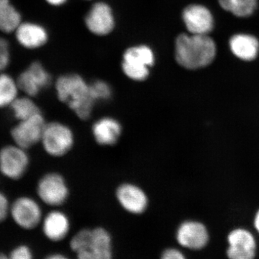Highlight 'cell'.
Masks as SVG:
<instances>
[{"label":"cell","instance_id":"20","mask_svg":"<svg viewBox=\"0 0 259 259\" xmlns=\"http://www.w3.org/2000/svg\"><path fill=\"white\" fill-rule=\"evenodd\" d=\"M223 10L238 18H248L258 7V0H218Z\"/></svg>","mask_w":259,"mask_h":259},{"label":"cell","instance_id":"29","mask_svg":"<svg viewBox=\"0 0 259 259\" xmlns=\"http://www.w3.org/2000/svg\"><path fill=\"white\" fill-rule=\"evenodd\" d=\"M10 54L9 53H5V54H0V74L3 73L4 70L8 67L10 64Z\"/></svg>","mask_w":259,"mask_h":259},{"label":"cell","instance_id":"19","mask_svg":"<svg viewBox=\"0 0 259 259\" xmlns=\"http://www.w3.org/2000/svg\"><path fill=\"white\" fill-rule=\"evenodd\" d=\"M21 23V15L10 0H0V31L15 32Z\"/></svg>","mask_w":259,"mask_h":259},{"label":"cell","instance_id":"11","mask_svg":"<svg viewBox=\"0 0 259 259\" xmlns=\"http://www.w3.org/2000/svg\"><path fill=\"white\" fill-rule=\"evenodd\" d=\"M182 19L190 34L208 35L214 28L212 13L204 5H189L182 13Z\"/></svg>","mask_w":259,"mask_h":259},{"label":"cell","instance_id":"31","mask_svg":"<svg viewBox=\"0 0 259 259\" xmlns=\"http://www.w3.org/2000/svg\"><path fill=\"white\" fill-rule=\"evenodd\" d=\"M49 4L54 5V6H60L64 5L67 0H46Z\"/></svg>","mask_w":259,"mask_h":259},{"label":"cell","instance_id":"28","mask_svg":"<svg viewBox=\"0 0 259 259\" xmlns=\"http://www.w3.org/2000/svg\"><path fill=\"white\" fill-rule=\"evenodd\" d=\"M160 259H187V257L178 248H168L162 252Z\"/></svg>","mask_w":259,"mask_h":259},{"label":"cell","instance_id":"27","mask_svg":"<svg viewBox=\"0 0 259 259\" xmlns=\"http://www.w3.org/2000/svg\"><path fill=\"white\" fill-rule=\"evenodd\" d=\"M9 200L4 193L0 192V223L3 222L10 213Z\"/></svg>","mask_w":259,"mask_h":259},{"label":"cell","instance_id":"25","mask_svg":"<svg viewBox=\"0 0 259 259\" xmlns=\"http://www.w3.org/2000/svg\"><path fill=\"white\" fill-rule=\"evenodd\" d=\"M90 90L94 100H108L112 95V90L110 85L104 81H96L90 84Z\"/></svg>","mask_w":259,"mask_h":259},{"label":"cell","instance_id":"17","mask_svg":"<svg viewBox=\"0 0 259 259\" xmlns=\"http://www.w3.org/2000/svg\"><path fill=\"white\" fill-rule=\"evenodd\" d=\"M229 46L232 53L242 61H253L258 55V40L250 34H236L230 39Z\"/></svg>","mask_w":259,"mask_h":259},{"label":"cell","instance_id":"9","mask_svg":"<svg viewBox=\"0 0 259 259\" xmlns=\"http://www.w3.org/2000/svg\"><path fill=\"white\" fill-rule=\"evenodd\" d=\"M37 194L44 203L50 206L64 204L69 195L64 179L57 173H49L40 178L37 185Z\"/></svg>","mask_w":259,"mask_h":259},{"label":"cell","instance_id":"22","mask_svg":"<svg viewBox=\"0 0 259 259\" xmlns=\"http://www.w3.org/2000/svg\"><path fill=\"white\" fill-rule=\"evenodd\" d=\"M122 61L150 68L154 64L155 56L151 48L144 45L137 46L126 50Z\"/></svg>","mask_w":259,"mask_h":259},{"label":"cell","instance_id":"32","mask_svg":"<svg viewBox=\"0 0 259 259\" xmlns=\"http://www.w3.org/2000/svg\"><path fill=\"white\" fill-rule=\"evenodd\" d=\"M253 226H254L255 231H257L259 235V209L256 214H255L254 221H253Z\"/></svg>","mask_w":259,"mask_h":259},{"label":"cell","instance_id":"12","mask_svg":"<svg viewBox=\"0 0 259 259\" xmlns=\"http://www.w3.org/2000/svg\"><path fill=\"white\" fill-rule=\"evenodd\" d=\"M19 89L27 96L35 97L51 82L50 74L39 62H33L22 72L18 80Z\"/></svg>","mask_w":259,"mask_h":259},{"label":"cell","instance_id":"5","mask_svg":"<svg viewBox=\"0 0 259 259\" xmlns=\"http://www.w3.org/2000/svg\"><path fill=\"white\" fill-rule=\"evenodd\" d=\"M27 150L17 146L8 145L0 149V173L9 179L18 181L25 175L30 163Z\"/></svg>","mask_w":259,"mask_h":259},{"label":"cell","instance_id":"16","mask_svg":"<svg viewBox=\"0 0 259 259\" xmlns=\"http://www.w3.org/2000/svg\"><path fill=\"white\" fill-rule=\"evenodd\" d=\"M69 230V218L61 211H51L42 221V231L51 241H62L67 236Z\"/></svg>","mask_w":259,"mask_h":259},{"label":"cell","instance_id":"3","mask_svg":"<svg viewBox=\"0 0 259 259\" xmlns=\"http://www.w3.org/2000/svg\"><path fill=\"white\" fill-rule=\"evenodd\" d=\"M77 259H112V238L102 228L81 230L70 242Z\"/></svg>","mask_w":259,"mask_h":259},{"label":"cell","instance_id":"26","mask_svg":"<svg viewBox=\"0 0 259 259\" xmlns=\"http://www.w3.org/2000/svg\"><path fill=\"white\" fill-rule=\"evenodd\" d=\"M8 258L9 259H32V255L30 248L25 245H21L13 250Z\"/></svg>","mask_w":259,"mask_h":259},{"label":"cell","instance_id":"4","mask_svg":"<svg viewBox=\"0 0 259 259\" xmlns=\"http://www.w3.org/2000/svg\"><path fill=\"white\" fill-rule=\"evenodd\" d=\"M74 141V135L68 126L53 122L46 124L40 143L48 154L59 157L69 152Z\"/></svg>","mask_w":259,"mask_h":259},{"label":"cell","instance_id":"13","mask_svg":"<svg viewBox=\"0 0 259 259\" xmlns=\"http://www.w3.org/2000/svg\"><path fill=\"white\" fill-rule=\"evenodd\" d=\"M85 24L92 33L106 35L115 27V18L110 7L106 3H97L92 7L85 18Z\"/></svg>","mask_w":259,"mask_h":259},{"label":"cell","instance_id":"14","mask_svg":"<svg viewBox=\"0 0 259 259\" xmlns=\"http://www.w3.org/2000/svg\"><path fill=\"white\" fill-rule=\"evenodd\" d=\"M116 197L122 208L131 214H142L147 209V195L139 186L126 183L116 191Z\"/></svg>","mask_w":259,"mask_h":259},{"label":"cell","instance_id":"33","mask_svg":"<svg viewBox=\"0 0 259 259\" xmlns=\"http://www.w3.org/2000/svg\"><path fill=\"white\" fill-rule=\"evenodd\" d=\"M46 259H69L67 257L65 256L64 255L61 254V253H55V254H52L49 255Z\"/></svg>","mask_w":259,"mask_h":259},{"label":"cell","instance_id":"15","mask_svg":"<svg viewBox=\"0 0 259 259\" xmlns=\"http://www.w3.org/2000/svg\"><path fill=\"white\" fill-rule=\"evenodd\" d=\"M19 44L28 49H35L47 44L48 33L46 29L38 24L23 23L15 30Z\"/></svg>","mask_w":259,"mask_h":259},{"label":"cell","instance_id":"7","mask_svg":"<svg viewBox=\"0 0 259 259\" xmlns=\"http://www.w3.org/2000/svg\"><path fill=\"white\" fill-rule=\"evenodd\" d=\"M46 124L42 113L27 120L18 121L10 132L14 144L28 150L38 144L41 141Z\"/></svg>","mask_w":259,"mask_h":259},{"label":"cell","instance_id":"10","mask_svg":"<svg viewBox=\"0 0 259 259\" xmlns=\"http://www.w3.org/2000/svg\"><path fill=\"white\" fill-rule=\"evenodd\" d=\"M10 214L15 223L25 230L36 228L42 221L40 205L35 199L26 196L15 199L11 204Z\"/></svg>","mask_w":259,"mask_h":259},{"label":"cell","instance_id":"2","mask_svg":"<svg viewBox=\"0 0 259 259\" xmlns=\"http://www.w3.org/2000/svg\"><path fill=\"white\" fill-rule=\"evenodd\" d=\"M56 90L60 101L66 103L81 120L91 115L94 100L88 84L77 74L64 75L57 79Z\"/></svg>","mask_w":259,"mask_h":259},{"label":"cell","instance_id":"30","mask_svg":"<svg viewBox=\"0 0 259 259\" xmlns=\"http://www.w3.org/2000/svg\"><path fill=\"white\" fill-rule=\"evenodd\" d=\"M10 52V46L8 40L0 37V54Z\"/></svg>","mask_w":259,"mask_h":259},{"label":"cell","instance_id":"6","mask_svg":"<svg viewBox=\"0 0 259 259\" xmlns=\"http://www.w3.org/2000/svg\"><path fill=\"white\" fill-rule=\"evenodd\" d=\"M228 259H255L258 244L251 232L243 228L232 230L227 236Z\"/></svg>","mask_w":259,"mask_h":259},{"label":"cell","instance_id":"8","mask_svg":"<svg viewBox=\"0 0 259 259\" xmlns=\"http://www.w3.org/2000/svg\"><path fill=\"white\" fill-rule=\"evenodd\" d=\"M178 244L186 249L199 251L204 249L209 243V233L203 223L187 221L180 224L176 232Z\"/></svg>","mask_w":259,"mask_h":259},{"label":"cell","instance_id":"34","mask_svg":"<svg viewBox=\"0 0 259 259\" xmlns=\"http://www.w3.org/2000/svg\"><path fill=\"white\" fill-rule=\"evenodd\" d=\"M0 259H9V258H8V256H7V255L0 253Z\"/></svg>","mask_w":259,"mask_h":259},{"label":"cell","instance_id":"18","mask_svg":"<svg viewBox=\"0 0 259 259\" xmlns=\"http://www.w3.org/2000/svg\"><path fill=\"white\" fill-rule=\"evenodd\" d=\"M122 127L118 121L112 117H103L97 120L93 127V134L97 144L112 146L120 139Z\"/></svg>","mask_w":259,"mask_h":259},{"label":"cell","instance_id":"23","mask_svg":"<svg viewBox=\"0 0 259 259\" xmlns=\"http://www.w3.org/2000/svg\"><path fill=\"white\" fill-rule=\"evenodd\" d=\"M18 82L9 74H0V108L10 107L18 98Z\"/></svg>","mask_w":259,"mask_h":259},{"label":"cell","instance_id":"21","mask_svg":"<svg viewBox=\"0 0 259 259\" xmlns=\"http://www.w3.org/2000/svg\"><path fill=\"white\" fill-rule=\"evenodd\" d=\"M13 116L18 121L27 120L41 114L40 108L30 97H18L10 106Z\"/></svg>","mask_w":259,"mask_h":259},{"label":"cell","instance_id":"24","mask_svg":"<svg viewBox=\"0 0 259 259\" xmlns=\"http://www.w3.org/2000/svg\"><path fill=\"white\" fill-rule=\"evenodd\" d=\"M122 69L124 74L134 81H144L149 76V67L148 66L122 61Z\"/></svg>","mask_w":259,"mask_h":259},{"label":"cell","instance_id":"1","mask_svg":"<svg viewBox=\"0 0 259 259\" xmlns=\"http://www.w3.org/2000/svg\"><path fill=\"white\" fill-rule=\"evenodd\" d=\"M217 47L208 35L180 34L175 42V59L185 69L206 67L215 59Z\"/></svg>","mask_w":259,"mask_h":259}]
</instances>
